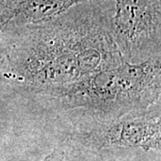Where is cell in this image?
<instances>
[{
	"label": "cell",
	"instance_id": "obj_3",
	"mask_svg": "<svg viewBox=\"0 0 161 161\" xmlns=\"http://www.w3.org/2000/svg\"><path fill=\"white\" fill-rule=\"evenodd\" d=\"M75 143L100 151L111 148H139L160 153L161 119L158 111L146 109L125 115L95 117L75 127L71 135Z\"/></svg>",
	"mask_w": 161,
	"mask_h": 161
},
{
	"label": "cell",
	"instance_id": "obj_1",
	"mask_svg": "<svg viewBox=\"0 0 161 161\" xmlns=\"http://www.w3.org/2000/svg\"><path fill=\"white\" fill-rule=\"evenodd\" d=\"M0 53V82L36 95L125 61L111 33L110 19L70 12L22 27Z\"/></svg>",
	"mask_w": 161,
	"mask_h": 161
},
{
	"label": "cell",
	"instance_id": "obj_5",
	"mask_svg": "<svg viewBox=\"0 0 161 161\" xmlns=\"http://www.w3.org/2000/svg\"><path fill=\"white\" fill-rule=\"evenodd\" d=\"M94 1L99 0H6V3L11 23L24 27L49 22L76 6Z\"/></svg>",
	"mask_w": 161,
	"mask_h": 161
},
{
	"label": "cell",
	"instance_id": "obj_4",
	"mask_svg": "<svg viewBox=\"0 0 161 161\" xmlns=\"http://www.w3.org/2000/svg\"><path fill=\"white\" fill-rule=\"evenodd\" d=\"M110 28L128 63L161 56V0H115Z\"/></svg>",
	"mask_w": 161,
	"mask_h": 161
},
{
	"label": "cell",
	"instance_id": "obj_7",
	"mask_svg": "<svg viewBox=\"0 0 161 161\" xmlns=\"http://www.w3.org/2000/svg\"><path fill=\"white\" fill-rule=\"evenodd\" d=\"M9 25V18L6 10L0 2V33Z\"/></svg>",
	"mask_w": 161,
	"mask_h": 161
},
{
	"label": "cell",
	"instance_id": "obj_2",
	"mask_svg": "<svg viewBox=\"0 0 161 161\" xmlns=\"http://www.w3.org/2000/svg\"><path fill=\"white\" fill-rule=\"evenodd\" d=\"M161 56L88 75L36 94L63 109H83L109 118L160 104Z\"/></svg>",
	"mask_w": 161,
	"mask_h": 161
},
{
	"label": "cell",
	"instance_id": "obj_6",
	"mask_svg": "<svg viewBox=\"0 0 161 161\" xmlns=\"http://www.w3.org/2000/svg\"><path fill=\"white\" fill-rule=\"evenodd\" d=\"M41 161H74L71 159L68 155L63 151V150L56 149V150H52L50 153H48L47 155L42 159Z\"/></svg>",
	"mask_w": 161,
	"mask_h": 161
}]
</instances>
